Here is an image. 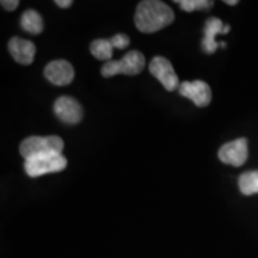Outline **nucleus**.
<instances>
[{"label":"nucleus","mask_w":258,"mask_h":258,"mask_svg":"<svg viewBox=\"0 0 258 258\" xmlns=\"http://www.w3.org/2000/svg\"><path fill=\"white\" fill-rule=\"evenodd\" d=\"M175 19L172 9L159 0H145L138 5L135 12V25L144 34H153L166 28Z\"/></svg>","instance_id":"f257e3e1"},{"label":"nucleus","mask_w":258,"mask_h":258,"mask_svg":"<svg viewBox=\"0 0 258 258\" xmlns=\"http://www.w3.org/2000/svg\"><path fill=\"white\" fill-rule=\"evenodd\" d=\"M146 64V60L143 53L138 50H131L121 60H110L103 64L101 72L105 78H110L116 74H127L137 76L143 72Z\"/></svg>","instance_id":"f03ea898"},{"label":"nucleus","mask_w":258,"mask_h":258,"mask_svg":"<svg viewBox=\"0 0 258 258\" xmlns=\"http://www.w3.org/2000/svg\"><path fill=\"white\" fill-rule=\"evenodd\" d=\"M62 139L55 135L51 137H29L22 141L19 152L24 159L42 156V154L62 153L63 150Z\"/></svg>","instance_id":"7ed1b4c3"},{"label":"nucleus","mask_w":258,"mask_h":258,"mask_svg":"<svg viewBox=\"0 0 258 258\" xmlns=\"http://www.w3.org/2000/svg\"><path fill=\"white\" fill-rule=\"evenodd\" d=\"M67 166V159L62 153L42 154V156L32 157L25 159L24 169L28 176L40 177L47 173L60 172Z\"/></svg>","instance_id":"20e7f679"},{"label":"nucleus","mask_w":258,"mask_h":258,"mask_svg":"<svg viewBox=\"0 0 258 258\" xmlns=\"http://www.w3.org/2000/svg\"><path fill=\"white\" fill-rule=\"evenodd\" d=\"M150 72L154 78H157L161 83V85L167 91H175L179 88V80L172 64L167 59L163 56L153 57L150 63Z\"/></svg>","instance_id":"39448f33"},{"label":"nucleus","mask_w":258,"mask_h":258,"mask_svg":"<svg viewBox=\"0 0 258 258\" xmlns=\"http://www.w3.org/2000/svg\"><path fill=\"white\" fill-rule=\"evenodd\" d=\"M218 156L222 163L228 164V165H233L235 167L244 165L245 161L247 160V156H249L247 140L245 138H240L225 144L219 150Z\"/></svg>","instance_id":"423d86ee"},{"label":"nucleus","mask_w":258,"mask_h":258,"mask_svg":"<svg viewBox=\"0 0 258 258\" xmlns=\"http://www.w3.org/2000/svg\"><path fill=\"white\" fill-rule=\"evenodd\" d=\"M179 95L191 99L194 104L203 108L209 105L212 101V91L207 83L202 80L195 82H183L178 88Z\"/></svg>","instance_id":"0eeeda50"},{"label":"nucleus","mask_w":258,"mask_h":258,"mask_svg":"<svg viewBox=\"0 0 258 258\" xmlns=\"http://www.w3.org/2000/svg\"><path fill=\"white\" fill-rule=\"evenodd\" d=\"M54 112L57 118L67 124H76L83 117L82 106L76 99L69 96L59 97L54 103Z\"/></svg>","instance_id":"6e6552de"},{"label":"nucleus","mask_w":258,"mask_h":258,"mask_svg":"<svg viewBox=\"0 0 258 258\" xmlns=\"http://www.w3.org/2000/svg\"><path fill=\"white\" fill-rule=\"evenodd\" d=\"M44 76L51 84L57 86H64L72 83L74 78V69L69 61H51L44 69Z\"/></svg>","instance_id":"1a4fd4ad"},{"label":"nucleus","mask_w":258,"mask_h":258,"mask_svg":"<svg viewBox=\"0 0 258 258\" xmlns=\"http://www.w3.org/2000/svg\"><path fill=\"white\" fill-rule=\"evenodd\" d=\"M9 50L12 57L21 64H30L35 59L36 47L29 40L14 37L9 42Z\"/></svg>","instance_id":"9d476101"},{"label":"nucleus","mask_w":258,"mask_h":258,"mask_svg":"<svg viewBox=\"0 0 258 258\" xmlns=\"http://www.w3.org/2000/svg\"><path fill=\"white\" fill-rule=\"evenodd\" d=\"M224 27L225 25L221 22V19L217 17L207 19L205 24V37L202 41V49L207 54H213L220 47V42H217L215 37L222 34Z\"/></svg>","instance_id":"9b49d317"},{"label":"nucleus","mask_w":258,"mask_h":258,"mask_svg":"<svg viewBox=\"0 0 258 258\" xmlns=\"http://www.w3.org/2000/svg\"><path fill=\"white\" fill-rule=\"evenodd\" d=\"M21 25L23 30L31 35H38L43 31V19H42L41 15L37 11L31 9L27 10L22 15Z\"/></svg>","instance_id":"f8f14e48"},{"label":"nucleus","mask_w":258,"mask_h":258,"mask_svg":"<svg viewBox=\"0 0 258 258\" xmlns=\"http://www.w3.org/2000/svg\"><path fill=\"white\" fill-rule=\"evenodd\" d=\"M238 184L244 195L250 196L258 194V171H247L240 175Z\"/></svg>","instance_id":"ddd939ff"},{"label":"nucleus","mask_w":258,"mask_h":258,"mask_svg":"<svg viewBox=\"0 0 258 258\" xmlns=\"http://www.w3.org/2000/svg\"><path fill=\"white\" fill-rule=\"evenodd\" d=\"M90 50H91V54L96 59L102 60V61H110L112 57V50H114V47H112L110 40H95L90 46Z\"/></svg>","instance_id":"4468645a"},{"label":"nucleus","mask_w":258,"mask_h":258,"mask_svg":"<svg viewBox=\"0 0 258 258\" xmlns=\"http://www.w3.org/2000/svg\"><path fill=\"white\" fill-rule=\"evenodd\" d=\"M175 3H177L179 8L185 12H194L196 10H207L214 5V3L211 0H176Z\"/></svg>","instance_id":"2eb2a0df"},{"label":"nucleus","mask_w":258,"mask_h":258,"mask_svg":"<svg viewBox=\"0 0 258 258\" xmlns=\"http://www.w3.org/2000/svg\"><path fill=\"white\" fill-rule=\"evenodd\" d=\"M110 42L114 48L125 49L129 46V43H131V40H129V37L125 34H117L110 38Z\"/></svg>","instance_id":"dca6fc26"},{"label":"nucleus","mask_w":258,"mask_h":258,"mask_svg":"<svg viewBox=\"0 0 258 258\" xmlns=\"http://www.w3.org/2000/svg\"><path fill=\"white\" fill-rule=\"evenodd\" d=\"M2 5L3 8L8 10V11H15V10L18 8L19 2L18 0H3Z\"/></svg>","instance_id":"f3484780"},{"label":"nucleus","mask_w":258,"mask_h":258,"mask_svg":"<svg viewBox=\"0 0 258 258\" xmlns=\"http://www.w3.org/2000/svg\"><path fill=\"white\" fill-rule=\"evenodd\" d=\"M55 4L59 6V8L67 9L73 4V2L72 0H55Z\"/></svg>","instance_id":"a211bd4d"},{"label":"nucleus","mask_w":258,"mask_h":258,"mask_svg":"<svg viewBox=\"0 0 258 258\" xmlns=\"http://www.w3.org/2000/svg\"><path fill=\"white\" fill-rule=\"evenodd\" d=\"M225 3H226V4H227V5H231V6L238 4L237 0H225Z\"/></svg>","instance_id":"6ab92c4d"},{"label":"nucleus","mask_w":258,"mask_h":258,"mask_svg":"<svg viewBox=\"0 0 258 258\" xmlns=\"http://www.w3.org/2000/svg\"><path fill=\"white\" fill-rule=\"evenodd\" d=\"M230 29H231V27L228 24H226L225 27H224V30H222V34H227L228 31H230Z\"/></svg>","instance_id":"aec40b11"}]
</instances>
